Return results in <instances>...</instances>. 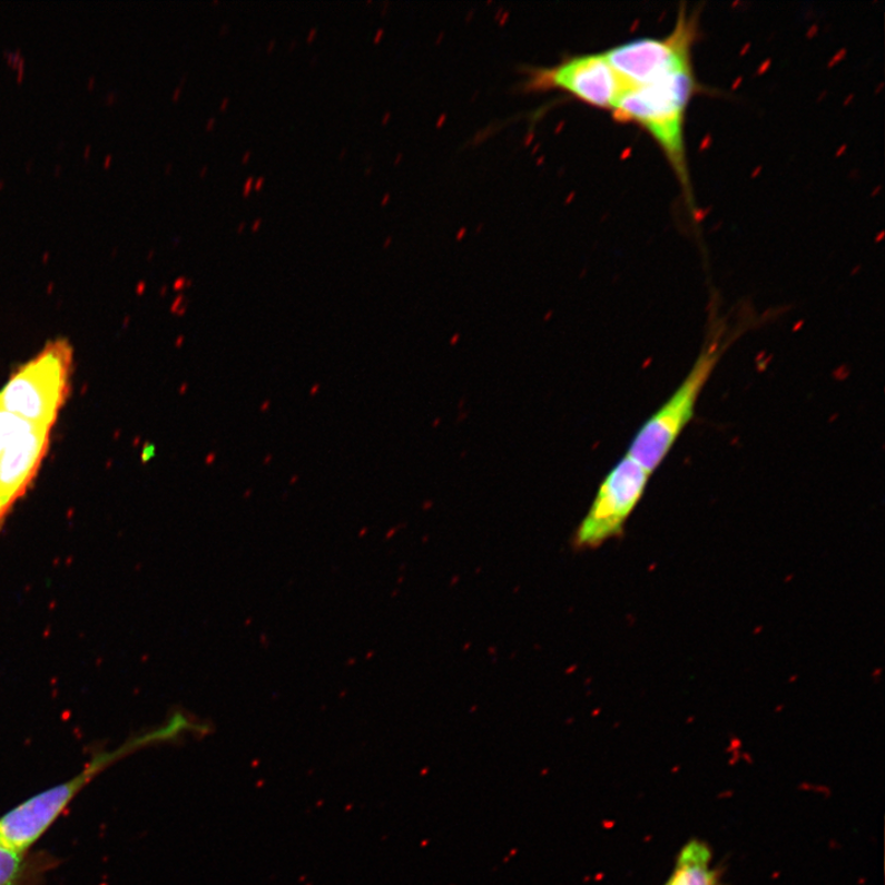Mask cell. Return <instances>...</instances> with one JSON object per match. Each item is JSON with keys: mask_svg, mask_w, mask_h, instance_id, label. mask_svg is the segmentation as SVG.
I'll return each instance as SVG.
<instances>
[{"mask_svg": "<svg viewBox=\"0 0 885 885\" xmlns=\"http://www.w3.org/2000/svg\"><path fill=\"white\" fill-rule=\"evenodd\" d=\"M694 68L659 78L647 85L629 86L612 109L621 121L641 126L670 164L690 208L695 209L686 146L689 106L699 92Z\"/></svg>", "mask_w": 885, "mask_h": 885, "instance_id": "obj_1", "label": "cell"}, {"mask_svg": "<svg viewBox=\"0 0 885 885\" xmlns=\"http://www.w3.org/2000/svg\"><path fill=\"white\" fill-rule=\"evenodd\" d=\"M725 328L717 327L715 336L704 346L686 380L637 432L628 455L649 474L652 475L663 464L692 421L704 387L729 346V337L725 340Z\"/></svg>", "mask_w": 885, "mask_h": 885, "instance_id": "obj_2", "label": "cell"}, {"mask_svg": "<svg viewBox=\"0 0 885 885\" xmlns=\"http://www.w3.org/2000/svg\"><path fill=\"white\" fill-rule=\"evenodd\" d=\"M179 725H171L167 729H160L156 734L138 738L127 743L120 749L99 755L79 775L70 778L69 781L45 790L20 806L11 809L0 818V845L16 849L18 853H29V849L37 844L43 834L51 828L53 823L67 809L79 793L87 787L94 778L100 775L110 765L131 754L139 747L160 739L174 736V731H180Z\"/></svg>", "mask_w": 885, "mask_h": 885, "instance_id": "obj_3", "label": "cell"}, {"mask_svg": "<svg viewBox=\"0 0 885 885\" xmlns=\"http://www.w3.org/2000/svg\"><path fill=\"white\" fill-rule=\"evenodd\" d=\"M72 365L73 350L68 341L50 342L11 375L0 392V409L51 430L69 396Z\"/></svg>", "mask_w": 885, "mask_h": 885, "instance_id": "obj_4", "label": "cell"}, {"mask_svg": "<svg viewBox=\"0 0 885 885\" xmlns=\"http://www.w3.org/2000/svg\"><path fill=\"white\" fill-rule=\"evenodd\" d=\"M698 17L681 9L676 27L666 38L639 39L606 53L609 63L631 86L647 85L692 67V47L698 39Z\"/></svg>", "mask_w": 885, "mask_h": 885, "instance_id": "obj_5", "label": "cell"}, {"mask_svg": "<svg viewBox=\"0 0 885 885\" xmlns=\"http://www.w3.org/2000/svg\"><path fill=\"white\" fill-rule=\"evenodd\" d=\"M651 474L628 454L600 483L596 499L578 527L577 549H596L619 537L636 507L641 502Z\"/></svg>", "mask_w": 885, "mask_h": 885, "instance_id": "obj_6", "label": "cell"}, {"mask_svg": "<svg viewBox=\"0 0 885 885\" xmlns=\"http://www.w3.org/2000/svg\"><path fill=\"white\" fill-rule=\"evenodd\" d=\"M538 88H558L599 109L612 110L630 86L609 63L606 53L570 59L558 67L541 70Z\"/></svg>", "mask_w": 885, "mask_h": 885, "instance_id": "obj_7", "label": "cell"}, {"mask_svg": "<svg viewBox=\"0 0 885 885\" xmlns=\"http://www.w3.org/2000/svg\"><path fill=\"white\" fill-rule=\"evenodd\" d=\"M51 430L21 420L0 448V528L37 478L50 446Z\"/></svg>", "mask_w": 885, "mask_h": 885, "instance_id": "obj_8", "label": "cell"}, {"mask_svg": "<svg viewBox=\"0 0 885 885\" xmlns=\"http://www.w3.org/2000/svg\"><path fill=\"white\" fill-rule=\"evenodd\" d=\"M663 885H722L721 873L714 867L710 846L699 839L680 849L675 869Z\"/></svg>", "mask_w": 885, "mask_h": 885, "instance_id": "obj_9", "label": "cell"}, {"mask_svg": "<svg viewBox=\"0 0 885 885\" xmlns=\"http://www.w3.org/2000/svg\"><path fill=\"white\" fill-rule=\"evenodd\" d=\"M41 869L42 865L29 853H18L0 845V885H32Z\"/></svg>", "mask_w": 885, "mask_h": 885, "instance_id": "obj_10", "label": "cell"}, {"mask_svg": "<svg viewBox=\"0 0 885 885\" xmlns=\"http://www.w3.org/2000/svg\"><path fill=\"white\" fill-rule=\"evenodd\" d=\"M3 56L7 58L8 65L13 68H18L21 58L23 57L20 47H18L14 52H11L8 49L3 50Z\"/></svg>", "mask_w": 885, "mask_h": 885, "instance_id": "obj_11", "label": "cell"}, {"mask_svg": "<svg viewBox=\"0 0 885 885\" xmlns=\"http://www.w3.org/2000/svg\"><path fill=\"white\" fill-rule=\"evenodd\" d=\"M253 188H254V177L250 176V177H247V180H246V183L244 185L243 197L244 198L249 197L250 194H252Z\"/></svg>", "mask_w": 885, "mask_h": 885, "instance_id": "obj_12", "label": "cell"}, {"mask_svg": "<svg viewBox=\"0 0 885 885\" xmlns=\"http://www.w3.org/2000/svg\"><path fill=\"white\" fill-rule=\"evenodd\" d=\"M117 98H118V92L110 91L106 94L105 101L108 102L109 105H112L117 100Z\"/></svg>", "mask_w": 885, "mask_h": 885, "instance_id": "obj_13", "label": "cell"}, {"mask_svg": "<svg viewBox=\"0 0 885 885\" xmlns=\"http://www.w3.org/2000/svg\"><path fill=\"white\" fill-rule=\"evenodd\" d=\"M265 181H266V179H265V177H264V176H262V177H258V179H257V180H256V183L254 184V190H255L256 193H258V191H262V190H263V187H264V184H265Z\"/></svg>", "mask_w": 885, "mask_h": 885, "instance_id": "obj_14", "label": "cell"}, {"mask_svg": "<svg viewBox=\"0 0 885 885\" xmlns=\"http://www.w3.org/2000/svg\"><path fill=\"white\" fill-rule=\"evenodd\" d=\"M216 125H217L216 117H210L208 122H207V125H206V131L207 132L214 131Z\"/></svg>", "mask_w": 885, "mask_h": 885, "instance_id": "obj_15", "label": "cell"}, {"mask_svg": "<svg viewBox=\"0 0 885 885\" xmlns=\"http://www.w3.org/2000/svg\"><path fill=\"white\" fill-rule=\"evenodd\" d=\"M183 88L177 87L173 92V102H179L181 98Z\"/></svg>", "mask_w": 885, "mask_h": 885, "instance_id": "obj_16", "label": "cell"}, {"mask_svg": "<svg viewBox=\"0 0 885 885\" xmlns=\"http://www.w3.org/2000/svg\"><path fill=\"white\" fill-rule=\"evenodd\" d=\"M316 37H317V28H313L308 35V38H306V43L312 45L315 41Z\"/></svg>", "mask_w": 885, "mask_h": 885, "instance_id": "obj_17", "label": "cell"}, {"mask_svg": "<svg viewBox=\"0 0 885 885\" xmlns=\"http://www.w3.org/2000/svg\"><path fill=\"white\" fill-rule=\"evenodd\" d=\"M229 29H230L229 23H223V26L220 27L219 37H226V35L229 33Z\"/></svg>", "mask_w": 885, "mask_h": 885, "instance_id": "obj_18", "label": "cell"}, {"mask_svg": "<svg viewBox=\"0 0 885 885\" xmlns=\"http://www.w3.org/2000/svg\"><path fill=\"white\" fill-rule=\"evenodd\" d=\"M229 104H230V99L228 97L224 98L223 101H222V105H220V111L222 112H226L227 109L229 108Z\"/></svg>", "mask_w": 885, "mask_h": 885, "instance_id": "obj_19", "label": "cell"}, {"mask_svg": "<svg viewBox=\"0 0 885 885\" xmlns=\"http://www.w3.org/2000/svg\"><path fill=\"white\" fill-rule=\"evenodd\" d=\"M276 46H277V41L276 40H271L268 46H267L266 52L268 55L273 53L275 51V49H276Z\"/></svg>", "mask_w": 885, "mask_h": 885, "instance_id": "obj_20", "label": "cell"}, {"mask_svg": "<svg viewBox=\"0 0 885 885\" xmlns=\"http://www.w3.org/2000/svg\"><path fill=\"white\" fill-rule=\"evenodd\" d=\"M262 226H263V218H257V219L254 222V224H253L252 230H253L254 233H256V232H258V230H259V227H262Z\"/></svg>", "mask_w": 885, "mask_h": 885, "instance_id": "obj_21", "label": "cell"}, {"mask_svg": "<svg viewBox=\"0 0 885 885\" xmlns=\"http://www.w3.org/2000/svg\"><path fill=\"white\" fill-rule=\"evenodd\" d=\"M112 158L114 157L111 155L105 157V159H104V168L109 169L111 167Z\"/></svg>", "mask_w": 885, "mask_h": 885, "instance_id": "obj_22", "label": "cell"}, {"mask_svg": "<svg viewBox=\"0 0 885 885\" xmlns=\"http://www.w3.org/2000/svg\"><path fill=\"white\" fill-rule=\"evenodd\" d=\"M96 85H97L96 76H90L88 78V89H92L94 87H96Z\"/></svg>", "mask_w": 885, "mask_h": 885, "instance_id": "obj_23", "label": "cell"}, {"mask_svg": "<svg viewBox=\"0 0 885 885\" xmlns=\"http://www.w3.org/2000/svg\"><path fill=\"white\" fill-rule=\"evenodd\" d=\"M91 149H92V147L90 145H88V146H86L85 151H82V157H85L86 160H88L90 158Z\"/></svg>", "mask_w": 885, "mask_h": 885, "instance_id": "obj_24", "label": "cell"}, {"mask_svg": "<svg viewBox=\"0 0 885 885\" xmlns=\"http://www.w3.org/2000/svg\"><path fill=\"white\" fill-rule=\"evenodd\" d=\"M250 158H252V151H250V150H247V151L245 153V155L243 156L242 164H243V165H246L247 163H249V161H250Z\"/></svg>", "mask_w": 885, "mask_h": 885, "instance_id": "obj_25", "label": "cell"}, {"mask_svg": "<svg viewBox=\"0 0 885 885\" xmlns=\"http://www.w3.org/2000/svg\"><path fill=\"white\" fill-rule=\"evenodd\" d=\"M297 46H298V41L297 40H293L291 42L289 47H288V51L293 52L295 49H297Z\"/></svg>", "mask_w": 885, "mask_h": 885, "instance_id": "obj_26", "label": "cell"}, {"mask_svg": "<svg viewBox=\"0 0 885 885\" xmlns=\"http://www.w3.org/2000/svg\"><path fill=\"white\" fill-rule=\"evenodd\" d=\"M346 155H347V148H342V150L340 153V156H338V160L340 161L344 160Z\"/></svg>", "mask_w": 885, "mask_h": 885, "instance_id": "obj_27", "label": "cell"}, {"mask_svg": "<svg viewBox=\"0 0 885 885\" xmlns=\"http://www.w3.org/2000/svg\"><path fill=\"white\" fill-rule=\"evenodd\" d=\"M207 174H208V167H207V165H205V167L203 168V170H200V173H199V177H200V179H205V177H206V175H207Z\"/></svg>", "mask_w": 885, "mask_h": 885, "instance_id": "obj_28", "label": "cell"}, {"mask_svg": "<svg viewBox=\"0 0 885 885\" xmlns=\"http://www.w3.org/2000/svg\"><path fill=\"white\" fill-rule=\"evenodd\" d=\"M245 228H246V223L243 222V223L239 224L238 228H236V233L243 234Z\"/></svg>", "mask_w": 885, "mask_h": 885, "instance_id": "obj_29", "label": "cell"}, {"mask_svg": "<svg viewBox=\"0 0 885 885\" xmlns=\"http://www.w3.org/2000/svg\"><path fill=\"white\" fill-rule=\"evenodd\" d=\"M61 173H62V165L61 164H57L56 167H55L53 174H55V176H58Z\"/></svg>", "mask_w": 885, "mask_h": 885, "instance_id": "obj_30", "label": "cell"}, {"mask_svg": "<svg viewBox=\"0 0 885 885\" xmlns=\"http://www.w3.org/2000/svg\"><path fill=\"white\" fill-rule=\"evenodd\" d=\"M33 167V159H29L26 164L27 171H30Z\"/></svg>", "mask_w": 885, "mask_h": 885, "instance_id": "obj_31", "label": "cell"}, {"mask_svg": "<svg viewBox=\"0 0 885 885\" xmlns=\"http://www.w3.org/2000/svg\"><path fill=\"white\" fill-rule=\"evenodd\" d=\"M171 171H173V164L169 163L167 164V167H165V174L170 175Z\"/></svg>", "mask_w": 885, "mask_h": 885, "instance_id": "obj_32", "label": "cell"}, {"mask_svg": "<svg viewBox=\"0 0 885 885\" xmlns=\"http://www.w3.org/2000/svg\"><path fill=\"white\" fill-rule=\"evenodd\" d=\"M187 78H188V73H185V75L181 77V80H180V86H179L180 88H184V86L186 85Z\"/></svg>", "mask_w": 885, "mask_h": 885, "instance_id": "obj_33", "label": "cell"}, {"mask_svg": "<svg viewBox=\"0 0 885 885\" xmlns=\"http://www.w3.org/2000/svg\"><path fill=\"white\" fill-rule=\"evenodd\" d=\"M317 62H318V57L317 56L313 57L312 58V62H311V67L314 68V66H316Z\"/></svg>", "mask_w": 885, "mask_h": 885, "instance_id": "obj_34", "label": "cell"}, {"mask_svg": "<svg viewBox=\"0 0 885 885\" xmlns=\"http://www.w3.org/2000/svg\"><path fill=\"white\" fill-rule=\"evenodd\" d=\"M65 146H66V141L65 140H59L58 145H57V148L58 149H63Z\"/></svg>", "mask_w": 885, "mask_h": 885, "instance_id": "obj_35", "label": "cell"}, {"mask_svg": "<svg viewBox=\"0 0 885 885\" xmlns=\"http://www.w3.org/2000/svg\"><path fill=\"white\" fill-rule=\"evenodd\" d=\"M4 185H6V181H4V180H2V179H0V190H2V188L4 187Z\"/></svg>", "mask_w": 885, "mask_h": 885, "instance_id": "obj_36", "label": "cell"}, {"mask_svg": "<svg viewBox=\"0 0 885 885\" xmlns=\"http://www.w3.org/2000/svg\"><path fill=\"white\" fill-rule=\"evenodd\" d=\"M218 4H219V0H215L214 6H218Z\"/></svg>", "mask_w": 885, "mask_h": 885, "instance_id": "obj_37", "label": "cell"}]
</instances>
